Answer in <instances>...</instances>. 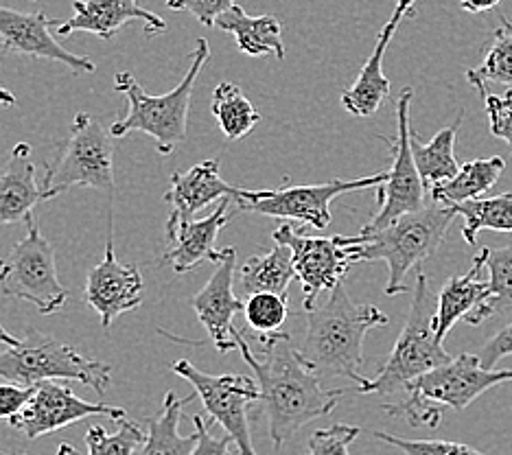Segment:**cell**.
<instances>
[{"mask_svg":"<svg viewBox=\"0 0 512 455\" xmlns=\"http://www.w3.org/2000/svg\"><path fill=\"white\" fill-rule=\"evenodd\" d=\"M235 342L259 383V403L276 449L311 420L331 414L346 394L342 388H324V379L302 361L289 333L261 337L259 357L252 353L239 329L235 331Z\"/></svg>","mask_w":512,"mask_h":455,"instance_id":"1","label":"cell"},{"mask_svg":"<svg viewBox=\"0 0 512 455\" xmlns=\"http://www.w3.org/2000/svg\"><path fill=\"white\" fill-rule=\"evenodd\" d=\"M390 318L375 305H357L337 285L322 307L307 311V331L298 346L302 361L322 379H348L364 385V337L370 329L386 326Z\"/></svg>","mask_w":512,"mask_h":455,"instance_id":"2","label":"cell"},{"mask_svg":"<svg viewBox=\"0 0 512 455\" xmlns=\"http://www.w3.org/2000/svg\"><path fill=\"white\" fill-rule=\"evenodd\" d=\"M208 57H211V46H208L204 38H200L195 42L191 66L180 84L160 97L147 95L145 88L130 73L119 70L114 75V86L116 92L127 97L130 110H127L125 119L112 123V138H125L132 132H143L154 138L160 156H171L186 138L193 86L197 75L202 73L204 64L208 62Z\"/></svg>","mask_w":512,"mask_h":455,"instance_id":"3","label":"cell"},{"mask_svg":"<svg viewBox=\"0 0 512 455\" xmlns=\"http://www.w3.org/2000/svg\"><path fill=\"white\" fill-rule=\"evenodd\" d=\"M456 210L440 202L425 204L416 213H407L392 221L383 230L370 235H357L355 248L357 263L383 261L388 265L386 296L407 294L405 278L416 265L434 256L447 239L449 226L456 219Z\"/></svg>","mask_w":512,"mask_h":455,"instance_id":"4","label":"cell"},{"mask_svg":"<svg viewBox=\"0 0 512 455\" xmlns=\"http://www.w3.org/2000/svg\"><path fill=\"white\" fill-rule=\"evenodd\" d=\"M512 381V368L486 370L477 355H458L449 364L427 372L405 390V401L386 405L392 416H403L412 427H438L442 410L462 412L495 385Z\"/></svg>","mask_w":512,"mask_h":455,"instance_id":"5","label":"cell"},{"mask_svg":"<svg viewBox=\"0 0 512 455\" xmlns=\"http://www.w3.org/2000/svg\"><path fill=\"white\" fill-rule=\"evenodd\" d=\"M434 318L436 296L429 287L427 274L418 270L410 313H407L399 340L394 344L388 361L379 370V375L359 385L357 392L383 396L399 394L427 372L449 364L453 357L445 350V344L438 342Z\"/></svg>","mask_w":512,"mask_h":455,"instance_id":"6","label":"cell"},{"mask_svg":"<svg viewBox=\"0 0 512 455\" xmlns=\"http://www.w3.org/2000/svg\"><path fill=\"white\" fill-rule=\"evenodd\" d=\"M112 366L81 355L71 344L29 329L18 346L0 350V379L36 388L42 381H79L103 396L110 388Z\"/></svg>","mask_w":512,"mask_h":455,"instance_id":"7","label":"cell"},{"mask_svg":"<svg viewBox=\"0 0 512 455\" xmlns=\"http://www.w3.org/2000/svg\"><path fill=\"white\" fill-rule=\"evenodd\" d=\"M75 186H88L114 195V143L112 134L95 116L79 112L71 125V136L60 156L46 165L42 180V202L55 200Z\"/></svg>","mask_w":512,"mask_h":455,"instance_id":"8","label":"cell"},{"mask_svg":"<svg viewBox=\"0 0 512 455\" xmlns=\"http://www.w3.org/2000/svg\"><path fill=\"white\" fill-rule=\"evenodd\" d=\"M27 228V237L0 259V294L31 302L42 315H53L66 305L68 289L57 276L55 250L42 237L38 221L29 217Z\"/></svg>","mask_w":512,"mask_h":455,"instance_id":"9","label":"cell"},{"mask_svg":"<svg viewBox=\"0 0 512 455\" xmlns=\"http://www.w3.org/2000/svg\"><path fill=\"white\" fill-rule=\"evenodd\" d=\"M388 180V171L375 175H364L357 180H333L324 184L305 186H283L274 191H246L241 189L235 197L239 210L256 213L274 219H289L307 228L324 230L331 226V202L344 193H355L364 189H379Z\"/></svg>","mask_w":512,"mask_h":455,"instance_id":"10","label":"cell"},{"mask_svg":"<svg viewBox=\"0 0 512 455\" xmlns=\"http://www.w3.org/2000/svg\"><path fill=\"white\" fill-rule=\"evenodd\" d=\"M272 239L292 250L294 272L305 296V311L316 309L322 291H333L342 283L348 267L357 263L355 248L359 237H307L302 235V228L281 224L272 232Z\"/></svg>","mask_w":512,"mask_h":455,"instance_id":"11","label":"cell"},{"mask_svg":"<svg viewBox=\"0 0 512 455\" xmlns=\"http://www.w3.org/2000/svg\"><path fill=\"white\" fill-rule=\"evenodd\" d=\"M414 90L405 88L397 99V138L388 140L392 151V167L388 169V180L377 189L379 208L375 217L362 228L359 235H370V232L383 230L392 221L407 213H416L425 206L427 186L416 169L414 154H412V127H410V105H412Z\"/></svg>","mask_w":512,"mask_h":455,"instance_id":"12","label":"cell"},{"mask_svg":"<svg viewBox=\"0 0 512 455\" xmlns=\"http://www.w3.org/2000/svg\"><path fill=\"white\" fill-rule=\"evenodd\" d=\"M171 372L193 385L208 416L224 427L226 434L235 440L241 455H256L248 420V407L261 399L256 379L243 375H208L186 359L171 364Z\"/></svg>","mask_w":512,"mask_h":455,"instance_id":"13","label":"cell"},{"mask_svg":"<svg viewBox=\"0 0 512 455\" xmlns=\"http://www.w3.org/2000/svg\"><path fill=\"white\" fill-rule=\"evenodd\" d=\"M90 416H110L112 420L125 418L123 407L106 403H88L60 381H42L18 416L9 425L22 431L29 440H38L68 425L81 423Z\"/></svg>","mask_w":512,"mask_h":455,"instance_id":"14","label":"cell"},{"mask_svg":"<svg viewBox=\"0 0 512 455\" xmlns=\"http://www.w3.org/2000/svg\"><path fill=\"white\" fill-rule=\"evenodd\" d=\"M112 228H114V215L110 206L106 254H103L101 263H97L90 270L86 289H84V300L101 315L103 329H108L119 315L141 307L143 289H145L141 270H138L136 265L121 263L116 259Z\"/></svg>","mask_w":512,"mask_h":455,"instance_id":"15","label":"cell"},{"mask_svg":"<svg viewBox=\"0 0 512 455\" xmlns=\"http://www.w3.org/2000/svg\"><path fill=\"white\" fill-rule=\"evenodd\" d=\"M235 272H237V250L221 248L215 263V272L206 287L191 298V307L197 313L208 337L221 355H228L237 348L235 342V315L243 311V300L235 294Z\"/></svg>","mask_w":512,"mask_h":455,"instance_id":"16","label":"cell"},{"mask_svg":"<svg viewBox=\"0 0 512 455\" xmlns=\"http://www.w3.org/2000/svg\"><path fill=\"white\" fill-rule=\"evenodd\" d=\"M53 20L38 14H22V11L0 5V42L11 53L40 57V60L62 62L73 73H95L97 66L88 57L68 53L64 46L51 35Z\"/></svg>","mask_w":512,"mask_h":455,"instance_id":"17","label":"cell"},{"mask_svg":"<svg viewBox=\"0 0 512 455\" xmlns=\"http://www.w3.org/2000/svg\"><path fill=\"white\" fill-rule=\"evenodd\" d=\"M239 191L237 186L221 180L219 160H204L189 171H176L165 193V202L171 206L165 232L176 230L182 221L193 219V215L217 200H226V197L235 200Z\"/></svg>","mask_w":512,"mask_h":455,"instance_id":"18","label":"cell"},{"mask_svg":"<svg viewBox=\"0 0 512 455\" xmlns=\"http://www.w3.org/2000/svg\"><path fill=\"white\" fill-rule=\"evenodd\" d=\"M73 18H68L57 27V35H73L77 31L92 33L101 40H112L127 22L143 20L145 33L154 35L167 31V22L158 14L138 5V0H75Z\"/></svg>","mask_w":512,"mask_h":455,"instance_id":"19","label":"cell"},{"mask_svg":"<svg viewBox=\"0 0 512 455\" xmlns=\"http://www.w3.org/2000/svg\"><path fill=\"white\" fill-rule=\"evenodd\" d=\"M230 202L232 197H226L208 217L182 221L176 230L167 232L169 245L165 256H162V265L173 267L176 274H186L202 261L217 263L219 250L215 248V241L230 219Z\"/></svg>","mask_w":512,"mask_h":455,"instance_id":"20","label":"cell"},{"mask_svg":"<svg viewBox=\"0 0 512 455\" xmlns=\"http://www.w3.org/2000/svg\"><path fill=\"white\" fill-rule=\"evenodd\" d=\"M486 254L488 248H482L480 254L473 259V265L467 274L451 276L445 287L440 289L434 318V331L438 342L445 344V337L453 329V324L460 320L469 322L486 305V300L491 298V285H488V280H482V272L486 270Z\"/></svg>","mask_w":512,"mask_h":455,"instance_id":"21","label":"cell"},{"mask_svg":"<svg viewBox=\"0 0 512 455\" xmlns=\"http://www.w3.org/2000/svg\"><path fill=\"white\" fill-rule=\"evenodd\" d=\"M40 202L42 186L36 180L33 149L29 143H18L0 171V226L27 221Z\"/></svg>","mask_w":512,"mask_h":455,"instance_id":"22","label":"cell"},{"mask_svg":"<svg viewBox=\"0 0 512 455\" xmlns=\"http://www.w3.org/2000/svg\"><path fill=\"white\" fill-rule=\"evenodd\" d=\"M405 18L403 11L394 9L392 18L383 25L375 49H372L370 57L366 60L362 73L355 79V84L351 88H346L342 92V105L348 114L357 116V119H366V116H372L379 108L381 103L388 99L390 95V79L383 73V57H386L388 46L397 33L401 20Z\"/></svg>","mask_w":512,"mask_h":455,"instance_id":"23","label":"cell"},{"mask_svg":"<svg viewBox=\"0 0 512 455\" xmlns=\"http://www.w3.org/2000/svg\"><path fill=\"white\" fill-rule=\"evenodd\" d=\"M215 27L230 33L243 55H274L276 60H285L283 25L276 16H250L235 5L215 20Z\"/></svg>","mask_w":512,"mask_h":455,"instance_id":"24","label":"cell"},{"mask_svg":"<svg viewBox=\"0 0 512 455\" xmlns=\"http://www.w3.org/2000/svg\"><path fill=\"white\" fill-rule=\"evenodd\" d=\"M294 259L292 250L283 243H276L274 248L263 256H250L239 267V289L246 296L252 294H281L287 296V287L292 283Z\"/></svg>","mask_w":512,"mask_h":455,"instance_id":"25","label":"cell"},{"mask_svg":"<svg viewBox=\"0 0 512 455\" xmlns=\"http://www.w3.org/2000/svg\"><path fill=\"white\" fill-rule=\"evenodd\" d=\"M193 396H180L176 392H167L162 401L160 414L147 418V440L138 451V455H191L195 447V434L182 436L180 420L186 403Z\"/></svg>","mask_w":512,"mask_h":455,"instance_id":"26","label":"cell"},{"mask_svg":"<svg viewBox=\"0 0 512 455\" xmlns=\"http://www.w3.org/2000/svg\"><path fill=\"white\" fill-rule=\"evenodd\" d=\"M504 169L506 160L502 156L471 160L467 165L460 167L456 178H451L445 184L432 186V189H429V197L445 206L480 200V197L486 191H491L497 180L502 178Z\"/></svg>","mask_w":512,"mask_h":455,"instance_id":"27","label":"cell"},{"mask_svg":"<svg viewBox=\"0 0 512 455\" xmlns=\"http://www.w3.org/2000/svg\"><path fill=\"white\" fill-rule=\"evenodd\" d=\"M460 123H462V114L460 119H456L451 125L442 127V130L429 140V143H421V138L412 134L414 162L427 186V191L436 184H445L451 178H456V173L460 171L458 160H456V140H458Z\"/></svg>","mask_w":512,"mask_h":455,"instance_id":"28","label":"cell"},{"mask_svg":"<svg viewBox=\"0 0 512 455\" xmlns=\"http://www.w3.org/2000/svg\"><path fill=\"white\" fill-rule=\"evenodd\" d=\"M456 215L464 219L462 237L469 245L477 243L482 230L512 232V193L495 197H480V200L449 204Z\"/></svg>","mask_w":512,"mask_h":455,"instance_id":"29","label":"cell"},{"mask_svg":"<svg viewBox=\"0 0 512 455\" xmlns=\"http://www.w3.org/2000/svg\"><path fill=\"white\" fill-rule=\"evenodd\" d=\"M211 112L217 119L221 134L228 140H241L261 123L259 110H256L252 101L243 95L235 84H230V81H224V84H219L215 88L211 99Z\"/></svg>","mask_w":512,"mask_h":455,"instance_id":"30","label":"cell"},{"mask_svg":"<svg viewBox=\"0 0 512 455\" xmlns=\"http://www.w3.org/2000/svg\"><path fill=\"white\" fill-rule=\"evenodd\" d=\"M499 18L502 20L493 33L482 66L467 70V81L480 95L486 92L488 84L512 86V22L506 16Z\"/></svg>","mask_w":512,"mask_h":455,"instance_id":"31","label":"cell"},{"mask_svg":"<svg viewBox=\"0 0 512 455\" xmlns=\"http://www.w3.org/2000/svg\"><path fill=\"white\" fill-rule=\"evenodd\" d=\"M486 272L488 285H491V298L467 322L471 326H480L482 322L491 320L493 315L512 311V243L506 245V248L488 250Z\"/></svg>","mask_w":512,"mask_h":455,"instance_id":"32","label":"cell"},{"mask_svg":"<svg viewBox=\"0 0 512 455\" xmlns=\"http://www.w3.org/2000/svg\"><path fill=\"white\" fill-rule=\"evenodd\" d=\"M114 423V434H108L101 425H92L88 429V434L84 438L88 455H136V451H141L147 440L143 429L132 423L127 416L121 420H114Z\"/></svg>","mask_w":512,"mask_h":455,"instance_id":"33","label":"cell"},{"mask_svg":"<svg viewBox=\"0 0 512 455\" xmlns=\"http://www.w3.org/2000/svg\"><path fill=\"white\" fill-rule=\"evenodd\" d=\"M243 315L256 337H267L283 331L289 315V298L281 294H252L243 302Z\"/></svg>","mask_w":512,"mask_h":455,"instance_id":"34","label":"cell"},{"mask_svg":"<svg viewBox=\"0 0 512 455\" xmlns=\"http://www.w3.org/2000/svg\"><path fill=\"white\" fill-rule=\"evenodd\" d=\"M372 436L394 449H399L405 455H488L469 445H462V442L451 440H407L392 436L388 431H375Z\"/></svg>","mask_w":512,"mask_h":455,"instance_id":"35","label":"cell"},{"mask_svg":"<svg viewBox=\"0 0 512 455\" xmlns=\"http://www.w3.org/2000/svg\"><path fill=\"white\" fill-rule=\"evenodd\" d=\"M359 436L355 425H331L327 429L313 431L309 438V455H351L348 447Z\"/></svg>","mask_w":512,"mask_h":455,"instance_id":"36","label":"cell"},{"mask_svg":"<svg viewBox=\"0 0 512 455\" xmlns=\"http://www.w3.org/2000/svg\"><path fill=\"white\" fill-rule=\"evenodd\" d=\"M484 110L488 116V125H491V134L512 149V86L504 95H495V92H482Z\"/></svg>","mask_w":512,"mask_h":455,"instance_id":"37","label":"cell"},{"mask_svg":"<svg viewBox=\"0 0 512 455\" xmlns=\"http://www.w3.org/2000/svg\"><path fill=\"white\" fill-rule=\"evenodd\" d=\"M237 5V0H167L171 11H189L204 27H215V20Z\"/></svg>","mask_w":512,"mask_h":455,"instance_id":"38","label":"cell"},{"mask_svg":"<svg viewBox=\"0 0 512 455\" xmlns=\"http://www.w3.org/2000/svg\"><path fill=\"white\" fill-rule=\"evenodd\" d=\"M193 425H195V447L191 455H235L230 451V447L235 445L228 434L224 438H215L211 434V425H206V420L197 414L193 416Z\"/></svg>","mask_w":512,"mask_h":455,"instance_id":"39","label":"cell"},{"mask_svg":"<svg viewBox=\"0 0 512 455\" xmlns=\"http://www.w3.org/2000/svg\"><path fill=\"white\" fill-rule=\"evenodd\" d=\"M36 392V388H25V385L11 383V381H0V420H9L18 416L29 399Z\"/></svg>","mask_w":512,"mask_h":455,"instance_id":"40","label":"cell"},{"mask_svg":"<svg viewBox=\"0 0 512 455\" xmlns=\"http://www.w3.org/2000/svg\"><path fill=\"white\" fill-rule=\"evenodd\" d=\"M475 355L486 370H493L499 359L512 355V322H508L504 329H499Z\"/></svg>","mask_w":512,"mask_h":455,"instance_id":"41","label":"cell"},{"mask_svg":"<svg viewBox=\"0 0 512 455\" xmlns=\"http://www.w3.org/2000/svg\"><path fill=\"white\" fill-rule=\"evenodd\" d=\"M502 0H460V7L469 14H484L488 9H495Z\"/></svg>","mask_w":512,"mask_h":455,"instance_id":"42","label":"cell"},{"mask_svg":"<svg viewBox=\"0 0 512 455\" xmlns=\"http://www.w3.org/2000/svg\"><path fill=\"white\" fill-rule=\"evenodd\" d=\"M0 344H5V346H18V344H20V337L11 335L7 329H3V326H0Z\"/></svg>","mask_w":512,"mask_h":455,"instance_id":"43","label":"cell"},{"mask_svg":"<svg viewBox=\"0 0 512 455\" xmlns=\"http://www.w3.org/2000/svg\"><path fill=\"white\" fill-rule=\"evenodd\" d=\"M0 105H3V108H11V105H16V97L11 95L9 90L0 88Z\"/></svg>","mask_w":512,"mask_h":455,"instance_id":"44","label":"cell"},{"mask_svg":"<svg viewBox=\"0 0 512 455\" xmlns=\"http://www.w3.org/2000/svg\"><path fill=\"white\" fill-rule=\"evenodd\" d=\"M414 3H416V0H399L397 7H394V9L403 11L405 16H412V5H414Z\"/></svg>","mask_w":512,"mask_h":455,"instance_id":"45","label":"cell"},{"mask_svg":"<svg viewBox=\"0 0 512 455\" xmlns=\"http://www.w3.org/2000/svg\"><path fill=\"white\" fill-rule=\"evenodd\" d=\"M57 455H79V453L71 445H68V442H62L60 449H57Z\"/></svg>","mask_w":512,"mask_h":455,"instance_id":"46","label":"cell"},{"mask_svg":"<svg viewBox=\"0 0 512 455\" xmlns=\"http://www.w3.org/2000/svg\"><path fill=\"white\" fill-rule=\"evenodd\" d=\"M31 3H36V0H31Z\"/></svg>","mask_w":512,"mask_h":455,"instance_id":"47","label":"cell"},{"mask_svg":"<svg viewBox=\"0 0 512 455\" xmlns=\"http://www.w3.org/2000/svg\"><path fill=\"white\" fill-rule=\"evenodd\" d=\"M22 455H29V453H22Z\"/></svg>","mask_w":512,"mask_h":455,"instance_id":"48","label":"cell"}]
</instances>
